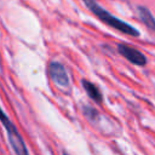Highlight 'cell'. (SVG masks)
I'll return each instance as SVG.
<instances>
[{
	"label": "cell",
	"instance_id": "obj_1",
	"mask_svg": "<svg viewBox=\"0 0 155 155\" xmlns=\"http://www.w3.org/2000/svg\"><path fill=\"white\" fill-rule=\"evenodd\" d=\"M84 2L90 8V11L92 13H94L105 24L113 27L114 29H116V30H119V31H121L124 34H127V35H131V36H139V31L134 27H132L128 23H126V22L116 18L115 16L110 15L102 6H99L96 0H84Z\"/></svg>",
	"mask_w": 155,
	"mask_h": 155
},
{
	"label": "cell",
	"instance_id": "obj_2",
	"mask_svg": "<svg viewBox=\"0 0 155 155\" xmlns=\"http://www.w3.org/2000/svg\"><path fill=\"white\" fill-rule=\"evenodd\" d=\"M0 121L4 125L6 132H7V138L8 142L13 149V151L16 153V155H29L27 145L21 136V133L18 132L17 127L15 126V124L8 119V116L5 114V111L1 109L0 107Z\"/></svg>",
	"mask_w": 155,
	"mask_h": 155
},
{
	"label": "cell",
	"instance_id": "obj_3",
	"mask_svg": "<svg viewBox=\"0 0 155 155\" xmlns=\"http://www.w3.org/2000/svg\"><path fill=\"white\" fill-rule=\"evenodd\" d=\"M117 50L132 64L140 65V67H143V65L147 64V58H145V56L140 51H138V50H136L133 47L126 46V45H119L117 46Z\"/></svg>",
	"mask_w": 155,
	"mask_h": 155
},
{
	"label": "cell",
	"instance_id": "obj_4",
	"mask_svg": "<svg viewBox=\"0 0 155 155\" xmlns=\"http://www.w3.org/2000/svg\"><path fill=\"white\" fill-rule=\"evenodd\" d=\"M50 74L52 80L61 87H68L69 86V76L68 73L65 70V68L63 67V64H61L59 62H52L50 64Z\"/></svg>",
	"mask_w": 155,
	"mask_h": 155
},
{
	"label": "cell",
	"instance_id": "obj_5",
	"mask_svg": "<svg viewBox=\"0 0 155 155\" xmlns=\"http://www.w3.org/2000/svg\"><path fill=\"white\" fill-rule=\"evenodd\" d=\"M82 86L85 88V91L87 92V94L97 103H101L102 102V93L99 92V90L96 87L94 84L87 81V80H82Z\"/></svg>",
	"mask_w": 155,
	"mask_h": 155
},
{
	"label": "cell",
	"instance_id": "obj_6",
	"mask_svg": "<svg viewBox=\"0 0 155 155\" xmlns=\"http://www.w3.org/2000/svg\"><path fill=\"white\" fill-rule=\"evenodd\" d=\"M138 13H139L140 19L143 21V23H144L148 28L155 30V18H154L153 15L150 13V11H149L148 8H145V7H143V6H139V7H138Z\"/></svg>",
	"mask_w": 155,
	"mask_h": 155
},
{
	"label": "cell",
	"instance_id": "obj_7",
	"mask_svg": "<svg viewBox=\"0 0 155 155\" xmlns=\"http://www.w3.org/2000/svg\"><path fill=\"white\" fill-rule=\"evenodd\" d=\"M84 114H85L88 119H91V120H94V119L98 116L97 110L93 109V108H91V107H87V105L84 107Z\"/></svg>",
	"mask_w": 155,
	"mask_h": 155
},
{
	"label": "cell",
	"instance_id": "obj_8",
	"mask_svg": "<svg viewBox=\"0 0 155 155\" xmlns=\"http://www.w3.org/2000/svg\"><path fill=\"white\" fill-rule=\"evenodd\" d=\"M63 155H69V154H68L67 151H63Z\"/></svg>",
	"mask_w": 155,
	"mask_h": 155
}]
</instances>
